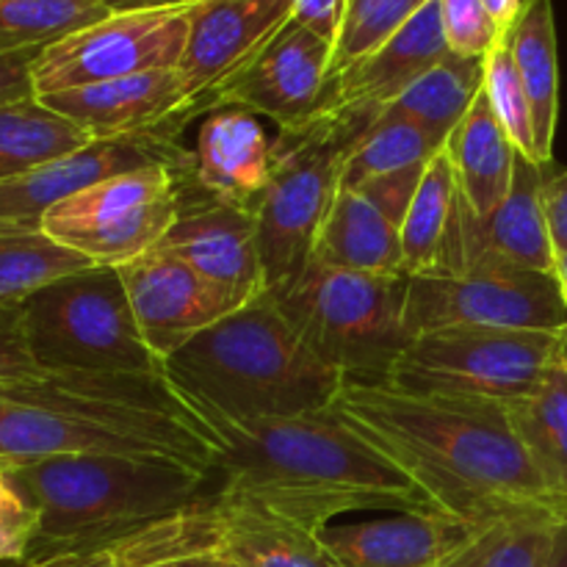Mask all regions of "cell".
<instances>
[{
	"label": "cell",
	"mask_w": 567,
	"mask_h": 567,
	"mask_svg": "<svg viewBox=\"0 0 567 567\" xmlns=\"http://www.w3.org/2000/svg\"><path fill=\"white\" fill-rule=\"evenodd\" d=\"M330 410L452 518L480 529L529 513L567 518L520 446L507 404L343 380Z\"/></svg>",
	"instance_id": "1"
},
{
	"label": "cell",
	"mask_w": 567,
	"mask_h": 567,
	"mask_svg": "<svg viewBox=\"0 0 567 567\" xmlns=\"http://www.w3.org/2000/svg\"><path fill=\"white\" fill-rule=\"evenodd\" d=\"M210 421L221 437L219 487L321 529L365 509H437L393 460L332 410L258 421L210 415Z\"/></svg>",
	"instance_id": "2"
},
{
	"label": "cell",
	"mask_w": 567,
	"mask_h": 567,
	"mask_svg": "<svg viewBox=\"0 0 567 567\" xmlns=\"http://www.w3.org/2000/svg\"><path fill=\"white\" fill-rule=\"evenodd\" d=\"M164 369L205 413L227 421L321 413L343 385L269 291L192 338Z\"/></svg>",
	"instance_id": "3"
},
{
	"label": "cell",
	"mask_w": 567,
	"mask_h": 567,
	"mask_svg": "<svg viewBox=\"0 0 567 567\" xmlns=\"http://www.w3.org/2000/svg\"><path fill=\"white\" fill-rule=\"evenodd\" d=\"M0 399L89 421L138 443L150 457L216 474L221 437L210 415L166 371H42L0 385Z\"/></svg>",
	"instance_id": "4"
},
{
	"label": "cell",
	"mask_w": 567,
	"mask_h": 567,
	"mask_svg": "<svg viewBox=\"0 0 567 567\" xmlns=\"http://www.w3.org/2000/svg\"><path fill=\"white\" fill-rule=\"evenodd\" d=\"M39 515V540L155 518L203 498L210 476L169 460L59 454L0 460Z\"/></svg>",
	"instance_id": "5"
},
{
	"label": "cell",
	"mask_w": 567,
	"mask_h": 567,
	"mask_svg": "<svg viewBox=\"0 0 567 567\" xmlns=\"http://www.w3.org/2000/svg\"><path fill=\"white\" fill-rule=\"evenodd\" d=\"M374 116L324 105L275 136V166L258 205V249L266 288L280 293L308 269L316 236L341 188L343 161Z\"/></svg>",
	"instance_id": "6"
},
{
	"label": "cell",
	"mask_w": 567,
	"mask_h": 567,
	"mask_svg": "<svg viewBox=\"0 0 567 567\" xmlns=\"http://www.w3.org/2000/svg\"><path fill=\"white\" fill-rule=\"evenodd\" d=\"M310 352L343 380L385 382L413 338L404 324L408 275H369L310 260L271 293Z\"/></svg>",
	"instance_id": "7"
},
{
	"label": "cell",
	"mask_w": 567,
	"mask_h": 567,
	"mask_svg": "<svg viewBox=\"0 0 567 567\" xmlns=\"http://www.w3.org/2000/svg\"><path fill=\"white\" fill-rule=\"evenodd\" d=\"M28 352L42 371H166L138 332L114 266H86L20 305Z\"/></svg>",
	"instance_id": "8"
},
{
	"label": "cell",
	"mask_w": 567,
	"mask_h": 567,
	"mask_svg": "<svg viewBox=\"0 0 567 567\" xmlns=\"http://www.w3.org/2000/svg\"><path fill=\"white\" fill-rule=\"evenodd\" d=\"M559 332L476 327L421 332L399 354L385 382L426 396L509 404L537 385Z\"/></svg>",
	"instance_id": "9"
},
{
	"label": "cell",
	"mask_w": 567,
	"mask_h": 567,
	"mask_svg": "<svg viewBox=\"0 0 567 567\" xmlns=\"http://www.w3.org/2000/svg\"><path fill=\"white\" fill-rule=\"evenodd\" d=\"M192 166L155 164L120 172L61 199L42 233L92 266H120L158 247L181 208V175Z\"/></svg>",
	"instance_id": "10"
},
{
	"label": "cell",
	"mask_w": 567,
	"mask_h": 567,
	"mask_svg": "<svg viewBox=\"0 0 567 567\" xmlns=\"http://www.w3.org/2000/svg\"><path fill=\"white\" fill-rule=\"evenodd\" d=\"M404 324L410 338L449 327L557 332L567 327V299L557 275L474 260L449 275L408 277Z\"/></svg>",
	"instance_id": "11"
},
{
	"label": "cell",
	"mask_w": 567,
	"mask_h": 567,
	"mask_svg": "<svg viewBox=\"0 0 567 567\" xmlns=\"http://www.w3.org/2000/svg\"><path fill=\"white\" fill-rule=\"evenodd\" d=\"M192 6L111 11L48 44L33 64L37 97L153 70H175L186 48Z\"/></svg>",
	"instance_id": "12"
},
{
	"label": "cell",
	"mask_w": 567,
	"mask_h": 567,
	"mask_svg": "<svg viewBox=\"0 0 567 567\" xmlns=\"http://www.w3.org/2000/svg\"><path fill=\"white\" fill-rule=\"evenodd\" d=\"M216 548V491H208L197 502L155 518L33 543L25 559L6 567H169Z\"/></svg>",
	"instance_id": "13"
},
{
	"label": "cell",
	"mask_w": 567,
	"mask_h": 567,
	"mask_svg": "<svg viewBox=\"0 0 567 567\" xmlns=\"http://www.w3.org/2000/svg\"><path fill=\"white\" fill-rule=\"evenodd\" d=\"M192 169H183L177 219L158 247L177 255L236 308H244L269 291L258 249V216L205 192Z\"/></svg>",
	"instance_id": "14"
},
{
	"label": "cell",
	"mask_w": 567,
	"mask_h": 567,
	"mask_svg": "<svg viewBox=\"0 0 567 567\" xmlns=\"http://www.w3.org/2000/svg\"><path fill=\"white\" fill-rule=\"evenodd\" d=\"M155 164L194 166V153L181 147L175 133H153L92 142L75 153L33 166L0 183V233H39L48 210L61 199L103 177Z\"/></svg>",
	"instance_id": "15"
},
{
	"label": "cell",
	"mask_w": 567,
	"mask_h": 567,
	"mask_svg": "<svg viewBox=\"0 0 567 567\" xmlns=\"http://www.w3.org/2000/svg\"><path fill=\"white\" fill-rule=\"evenodd\" d=\"M291 17V0H203L192 6L186 48L175 66L192 116L210 111L216 94Z\"/></svg>",
	"instance_id": "16"
},
{
	"label": "cell",
	"mask_w": 567,
	"mask_h": 567,
	"mask_svg": "<svg viewBox=\"0 0 567 567\" xmlns=\"http://www.w3.org/2000/svg\"><path fill=\"white\" fill-rule=\"evenodd\" d=\"M330 64L332 44L291 20L216 94L210 111L244 109L280 131L293 127L324 109Z\"/></svg>",
	"instance_id": "17"
},
{
	"label": "cell",
	"mask_w": 567,
	"mask_h": 567,
	"mask_svg": "<svg viewBox=\"0 0 567 567\" xmlns=\"http://www.w3.org/2000/svg\"><path fill=\"white\" fill-rule=\"evenodd\" d=\"M116 271L136 316L138 332L161 363L210 324L238 310L214 282L161 247Z\"/></svg>",
	"instance_id": "18"
},
{
	"label": "cell",
	"mask_w": 567,
	"mask_h": 567,
	"mask_svg": "<svg viewBox=\"0 0 567 567\" xmlns=\"http://www.w3.org/2000/svg\"><path fill=\"white\" fill-rule=\"evenodd\" d=\"M50 111L81 127L92 142L175 133L194 120L175 70H153L92 86L44 94Z\"/></svg>",
	"instance_id": "19"
},
{
	"label": "cell",
	"mask_w": 567,
	"mask_h": 567,
	"mask_svg": "<svg viewBox=\"0 0 567 567\" xmlns=\"http://www.w3.org/2000/svg\"><path fill=\"white\" fill-rule=\"evenodd\" d=\"M480 532V526L441 509H415L327 526L324 543L341 567H441L468 548Z\"/></svg>",
	"instance_id": "20"
},
{
	"label": "cell",
	"mask_w": 567,
	"mask_h": 567,
	"mask_svg": "<svg viewBox=\"0 0 567 567\" xmlns=\"http://www.w3.org/2000/svg\"><path fill=\"white\" fill-rule=\"evenodd\" d=\"M449 55L441 25V3L430 0L374 53L338 72L327 86V103L352 114L377 116L396 103L426 70Z\"/></svg>",
	"instance_id": "21"
},
{
	"label": "cell",
	"mask_w": 567,
	"mask_h": 567,
	"mask_svg": "<svg viewBox=\"0 0 567 567\" xmlns=\"http://www.w3.org/2000/svg\"><path fill=\"white\" fill-rule=\"evenodd\" d=\"M543 186H546V166L518 153L513 186L487 219H476L463 203L460 214L463 266L474 260H504L532 271L557 275Z\"/></svg>",
	"instance_id": "22"
},
{
	"label": "cell",
	"mask_w": 567,
	"mask_h": 567,
	"mask_svg": "<svg viewBox=\"0 0 567 567\" xmlns=\"http://www.w3.org/2000/svg\"><path fill=\"white\" fill-rule=\"evenodd\" d=\"M275 166V138L244 109H216L194 147V181L214 197L258 214Z\"/></svg>",
	"instance_id": "23"
},
{
	"label": "cell",
	"mask_w": 567,
	"mask_h": 567,
	"mask_svg": "<svg viewBox=\"0 0 567 567\" xmlns=\"http://www.w3.org/2000/svg\"><path fill=\"white\" fill-rule=\"evenodd\" d=\"M219 551L241 567H341L321 526L216 487Z\"/></svg>",
	"instance_id": "24"
},
{
	"label": "cell",
	"mask_w": 567,
	"mask_h": 567,
	"mask_svg": "<svg viewBox=\"0 0 567 567\" xmlns=\"http://www.w3.org/2000/svg\"><path fill=\"white\" fill-rule=\"evenodd\" d=\"M460 197L457 177L446 150L426 164L421 186L402 221V271L415 275H449L463 269V244H460Z\"/></svg>",
	"instance_id": "25"
},
{
	"label": "cell",
	"mask_w": 567,
	"mask_h": 567,
	"mask_svg": "<svg viewBox=\"0 0 567 567\" xmlns=\"http://www.w3.org/2000/svg\"><path fill=\"white\" fill-rule=\"evenodd\" d=\"M457 177L460 197L476 219H487L513 186L518 147L491 109L485 89L443 144Z\"/></svg>",
	"instance_id": "26"
},
{
	"label": "cell",
	"mask_w": 567,
	"mask_h": 567,
	"mask_svg": "<svg viewBox=\"0 0 567 567\" xmlns=\"http://www.w3.org/2000/svg\"><path fill=\"white\" fill-rule=\"evenodd\" d=\"M520 446L567 513V327L529 393L507 404Z\"/></svg>",
	"instance_id": "27"
},
{
	"label": "cell",
	"mask_w": 567,
	"mask_h": 567,
	"mask_svg": "<svg viewBox=\"0 0 567 567\" xmlns=\"http://www.w3.org/2000/svg\"><path fill=\"white\" fill-rule=\"evenodd\" d=\"M310 260L332 269L404 275L399 227H393L360 188L347 186L338 188L321 221Z\"/></svg>",
	"instance_id": "28"
},
{
	"label": "cell",
	"mask_w": 567,
	"mask_h": 567,
	"mask_svg": "<svg viewBox=\"0 0 567 567\" xmlns=\"http://www.w3.org/2000/svg\"><path fill=\"white\" fill-rule=\"evenodd\" d=\"M509 53L518 70L535 122V158L548 166L559 122V53L554 0H524L520 17L507 31Z\"/></svg>",
	"instance_id": "29"
},
{
	"label": "cell",
	"mask_w": 567,
	"mask_h": 567,
	"mask_svg": "<svg viewBox=\"0 0 567 567\" xmlns=\"http://www.w3.org/2000/svg\"><path fill=\"white\" fill-rule=\"evenodd\" d=\"M482 89H485V59H463L449 53L391 105L419 122L437 142L446 144Z\"/></svg>",
	"instance_id": "30"
},
{
	"label": "cell",
	"mask_w": 567,
	"mask_h": 567,
	"mask_svg": "<svg viewBox=\"0 0 567 567\" xmlns=\"http://www.w3.org/2000/svg\"><path fill=\"white\" fill-rule=\"evenodd\" d=\"M92 138L50 111L39 97L0 109V183L39 164L70 155Z\"/></svg>",
	"instance_id": "31"
},
{
	"label": "cell",
	"mask_w": 567,
	"mask_h": 567,
	"mask_svg": "<svg viewBox=\"0 0 567 567\" xmlns=\"http://www.w3.org/2000/svg\"><path fill=\"white\" fill-rule=\"evenodd\" d=\"M441 150L443 144L435 136H430L419 122L388 105L349 150L347 161H343L341 186L360 188L374 177L426 164Z\"/></svg>",
	"instance_id": "32"
},
{
	"label": "cell",
	"mask_w": 567,
	"mask_h": 567,
	"mask_svg": "<svg viewBox=\"0 0 567 567\" xmlns=\"http://www.w3.org/2000/svg\"><path fill=\"white\" fill-rule=\"evenodd\" d=\"M86 258L39 233H0V310H17L39 288L86 269Z\"/></svg>",
	"instance_id": "33"
},
{
	"label": "cell",
	"mask_w": 567,
	"mask_h": 567,
	"mask_svg": "<svg viewBox=\"0 0 567 567\" xmlns=\"http://www.w3.org/2000/svg\"><path fill=\"white\" fill-rule=\"evenodd\" d=\"M109 14L103 0H0V50L48 48Z\"/></svg>",
	"instance_id": "34"
},
{
	"label": "cell",
	"mask_w": 567,
	"mask_h": 567,
	"mask_svg": "<svg viewBox=\"0 0 567 567\" xmlns=\"http://www.w3.org/2000/svg\"><path fill=\"white\" fill-rule=\"evenodd\" d=\"M565 520L548 513L498 520L474 540L471 567H546Z\"/></svg>",
	"instance_id": "35"
},
{
	"label": "cell",
	"mask_w": 567,
	"mask_h": 567,
	"mask_svg": "<svg viewBox=\"0 0 567 567\" xmlns=\"http://www.w3.org/2000/svg\"><path fill=\"white\" fill-rule=\"evenodd\" d=\"M430 0H347L341 31L332 44L330 81L354 61L374 53L382 42L408 25Z\"/></svg>",
	"instance_id": "36"
},
{
	"label": "cell",
	"mask_w": 567,
	"mask_h": 567,
	"mask_svg": "<svg viewBox=\"0 0 567 567\" xmlns=\"http://www.w3.org/2000/svg\"><path fill=\"white\" fill-rule=\"evenodd\" d=\"M485 94L487 100H491V109L496 111L498 122H502L504 131H507V136L513 138V144L518 147V153L537 164L532 105L524 92L518 70H515L507 37H504L485 59Z\"/></svg>",
	"instance_id": "37"
},
{
	"label": "cell",
	"mask_w": 567,
	"mask_h": 567,
	"mask_svg": "<svg viewBox=\"0 0 567 567\" xmlns=\"http://www.w3.org/2000/svg\"><path fill=\"white\" fill-rule=\"evenodd\" d=\"M437 3H441V25L449 53L463 59H487V53L507 37L487 14L482 0H437Z\"/></svg>",
	"instance_id": "38"
},
{
	"label": "cell",
	"mask_w": 567,
	"mask_h": 567,
	"mask_svg": "<svg viewBox=\"0 0 567 567\" xmlns=\"http://www.w3.org/2000/svg\"><path fill=\"white\" fill-rule=\"evenodd\" d=\"M39 540V515L0 465V567L28 557Z\"/></svg>",
	"instance_id": "39"
},
{
	"label": "cell",
	"mask_w": 567,
	"mask_h": 567,
	"mask_svg": "<svg viewBox=\"0 0 567 567\" xmlns=\"http://www.w3.org/2000/svg\"><path fill=\"white\" fill-rule=\"evenodd\" d=\"M430 161H426V164H430ZM426 164H415V166H408V169L391 172V175L374 177V181L363 183V186H360V192H363L365 197L377 205V210H380V214L385 216L393 227H399V230H402V221H404V216H408L415 192H419Z\"/></svg>",
	"instance_id": "40"
},
{
	"label": "cell",
	"mask_w": 567,
	"mask_h": 567,
	"mask_svg": "<svg viewBox=\"0 0 567 567\" xmlns=\"http://www.w3.org/2000/svg\"><path fill=\"white\" fill-rule=\"evenodd\" d=\"M37 371V363L28 352L25 336H22L20 308L0 310V385L20 382Z\"/></svg>",
	"instance_id": "41"
},
{
	"label": "cell",
	"mask_w": 567,
	"mask_h": 567,
	"mask_svg": "<svg viewBox=\"0 0 567 567\" xmlns=\"http://www.w3.org/2000/svg\"><path fill=\"white\" fill-rule=\"evenodd\" d=\"M44 48L0 50V109L37 97L33 64Z\"/></svg>",
	"instance_id": "42"
},
{
	"label": "cell",
	"mask_w": 567,
	"mask_h": 567,
	"mask_svg": "<svg viewBox=\"0 0 567 567\" xmlns=\"http://www.w3.org/2000/svg\"><path fill=\"white\" fill-rule=\"evenodd\" d=\"M291 9L293 22L310 28L321 39L336 44L343 22V11H347V0H291Z\"/></svg>",
	"instance_id": "43"
},
{
	"label": "cell",
	"mask_w": 567,
	"mask_h": 567,
	"mask_svg": "<svg viewBox=\"0 0 567 567\" xmlns=\"http://www.w3.org/2000/svg\"><path fill=\"white\" fill-rule=\"evenodd\" d=\"M543 205H546L548 233H551L554 258H567V169L557 175H546V186H543Z\"/></svg>",
	"instance_id": "44"
},
{
	"label": "cell",
	"mask_w": 567,
	"mask_h": 567,
	"mask_svg": "<svg viewBox=\"0 0 567 567\" xmlns=\"http://www.w3.org/2000/svg\"><path fill=\"white\" fill-rule=\"evenodd\" d=\"M482 6L487 9V14L493 17L498 28L504 33L515 25V20L520 17V9H524V0H482Z\"/></svg>",
	"instance_id": "45"
},
{
	"label": "cell",
	"mask_w": 567,
	"mask_h": 567,
	"mask_svg": "<svg viewBox=\"0 0 567 567\" xmlns=\"http://www.w3.org/2000/svg\"><path fill=\"white\" fill-rule=\"evenodd\" d=\"M109 11H142V9H177V6H197L203 0H103Z\"/></svg>",
	"instance_id": "46"
},
{
	"label": "cell",
	"mask_w": 567,
	"mask_h": 567,
	"mask_svg": "<svg viewBox=\"0 0 567 567\" xmlns=\"http://www.w3.org/2000/svg\"><path fill=\"white\" fill-rule=\"evenodd\" d=\"M169 567H241V565L233 563L230 557H225V554L216 548V551L199 554V557H188V559H183V563H175Z\"/></svg>",
	"instance_id": "47"
},
{
	"label": "cell",
	"mask_w": 567,
	"mask_h": 567,
	"mask_svg": "<svg viewBox=\"0 0 567 567\" xmlns=\"http://www.w3.org/2000/svg\"><path fill=\"white\" fill-rule=\"evenodd\" d=\"M546 567H567V520L559 526L557 543H554L551 559H548Z\"/></svg>",
	"instance_id": "48"
},
{
	"label": "cell",
	"mask_w": 567,
	"mask_h": 567,
	"mask_svg": "<svg viewBox=\"0 0 567 567\" xmlns=\"http://www.w3.org/2000/svg\"><path fill=\"white\" fill-rule=\"evenodd\" d=\"M476 537H480V535H476ZM471 548H474V543H471L468 548H463L457 557H452L446 565H441V567H471Z\"/></svg>",
	"instance_id": "49"
},
{
	"label": "cell",
	"mask_w": 567,
	"mask_h": 567,
	"mask_svg": "<svg viewBox=\"0 0 567 567\" xmlns=\"http://www.w3.org/2000/svg\"><path fill=\"white\" fill-rule=\"evenodd\" d=\"M6 408H9V402H3V399H0V419H3V413H6Z\"/></svg>",
	"instance_id": "50"
},
{
	"label": "cell",
	"mask_w": 567,
	"mask_h": 567,
	"mask_svg": "<svg viewBox=\"0 0 567 567\" xmlns=\"http://www.w3.org/2000/svg\"><path fill=\"white\" fill-rule=\"evenodd\" d=\"M563 291H565V299H567V277L563 280Z\"/></svg>",
	"instance_id": "51"
}]
</instances>
